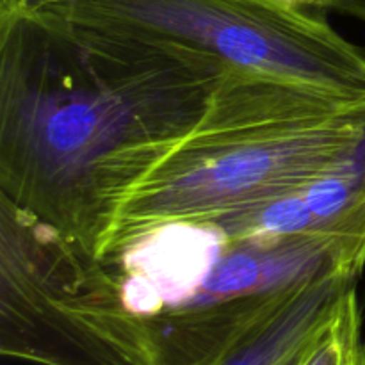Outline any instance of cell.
Wrapping results in <instances>:
<instances>
[{
    "instance_id": "obj_1",
    "label": "cell",
    "mask_w": 365,
    "mask_h": 365,
    "mask_svg": "<svg viewBox=\"0 0 365 365\" xmlns=\"http://www.w3.org/2000/svg\"><path fill=\"white\" fill-rule=\"evenodd\" d=\"M227 68L0 2V195L102 255L135 187L198 127Z\"/></svg>"
},
{
    "instance_id": "obj_2",
    "label": "cell",
    "mask_w": 365,
    "mask_h": 365,
    "mask_svg": "<svg viewBox=\"0 0 365 365\" xmlns=\"http://www.w3.org/2000/svg\"><path fill=\"white\" fill-rule=\"evenodd\" d=\"M365 125V95L227 71L198 127L132 191L100 259L152 232L198 225L309 185Z\"/></svg>"
},
{
    "instance_id": "obj_3",
    "label": "cell",
    "mask_w": 365,
    "mask_h": 365,
    "mask_svg": "<svg viewBox=\"0 0 365 365\" xmlns=\"http://www.w3.org/2000/svg\"><path fill=\"white\" fill-rule=\"evenodd\" d=\"M0 353L36 365H150L116 267L2 195Z\"/></svg>"
},
{
    "instance_id": "obj_4",
    "label": "cell",
    "mask_w": 365,
    "mask_h": 365,
    "mask_svg": "<svg viewBox=\"0 0 365 365\" xmlns=\"http://www.w3.org/2000/svg\"><path fill=\"white\" fill-rule=\"evenodd\" d=\"M36 7L114 38L191 50L228 71L365 95V48L312 0H52Z\"/></svg>"
},
{
    "instance_id": "obj_5",
    "label": "cell",
    "mask_w": 365,
    "mask_h": 365,
    "mask_svg": "<svg viewBox=\"0 0 365 365\" xmlns=\"http://www.w3.org/2000/svg\"><path fill=\"white\" fill-rule=\"evenodd\" d=\"M212 234L198 282L143 321L150 365H217L303 284L365 267V241L351 235Z\"/></svg>"
},
{
    "instance_id": "obj_6",
    "label": "cell",
    "mask_w": 365,
    "mask_h": 365,
    "mask_svg": "<svg viewBox=\"0 0 365 365\" xmlns=\"http://www.w3.org/2000/svg\"><path fill=\"white\" fill-rule=\"evenodd\" d=\"M359 278L334 273L303 284L217 365H298L344 296L359 287Z\"/></svg>"
},
{
    "instance_id": "obj_7",
    "label": "cell",
    "mask_w": 365,
    "mask_h": 365,
    "mask_svg": "<svg viewBox=\"0 0 365 365\" xmlns=\"http://www.w3.org/2000/svg\"><path fill=\"white\" fill-rule=\"evenodd\" d=\"M195 227L209 228L225 239L291 237L312 234H344L364 239L321 221L307 205L303 189L282 192L214 216Z\"/></svg>"
},
{
    "instance_id": "obj_8",
    "label": "cell",
    "mask_w": 365,
    "mask_h": 365,
    "mask_svg": "<svg viewBox=\"0 0 365 365\" xmlns=\"http://www.w3.org/2000/svg\"><path fill=\"white\" fill-rule=\"evenodd\" d=\"M321 221L365 237V125L341 160L303 187Z\"/></svg>"
},
{
    "instance_id": "obj_9",
    "label": "cell",
    "mask_w": 365,
    "mask_h": 365,
    "mask_svg": "<svg viewBox=\"0 0 365 365\" xmlns=\"http://www.w3.org/2000/svg\"><path fill=\"white\" fill-rule=\"evenodd\" d=\"M298 365H365L364 314L356 287L317 331Z\"/></svg>"
},
{
    "instance_id": "obj_10",
    "label": "cell",
    "mask_w": 365,
    "mask_h": 365,
    "mask_svg": "<svg viewBox=\"0 0 365 365\" xmlns=\"http://www.w3.org/2000/svg\"><path fill=\"white\" fill-rule=\"evenodd\" d=\"M312 2L328 13H339L365 21V0H312Z\"/></svg>"
},
{
    "instance_id": "obj_11",
    "label": "cell",
    "mask_w": 365,
    "mask_h": 365,
    "mask_svg": "<svg viewBox=\"0 0 365 365\" xmlns=\"http://www.w3.org/2000/svg\"><path fill=\"white\" fill-rule=\"evenodd\" d=\"M25 2H27L29 6H43V4L52 2V0H25Z\"/></svg>"
}]
</instances>
